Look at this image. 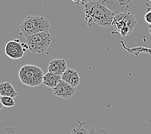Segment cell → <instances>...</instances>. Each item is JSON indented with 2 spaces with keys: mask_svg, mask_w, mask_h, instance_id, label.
<instances>
[{
  "mask_svg": "<svg viewBox=\"0 0 151 134\" xmlns=\"http://www.w3.org/2000/svg\"><path fill=\"white\" fill-rule=\"evenodd\" d=\"M70 134H89V132L88 130L82 128L81 126H78L72 130Z\"/></svg>",
  "mask_w": 151,
  "mask_h": 134,
  "instance_id": "14",
  "label": "cell"
},
{
  "mask_svg": "<svg viewBox=\"0 0 151 134\" xmlns=\"http://www.w3.org/2000/svg\"><path fill=\"white\" fill-rule=\"evenodd\" d=\"M76 5H85L89 2V0H72Z\"/></svg>",
  "mask_w": 151,
  "mask_h": 134,
  "instance_id": "16",
  "label": "cell"
},
{
  "mask_svg": "<svg viewBox=\"0 0 151 134\" xmlns=\"http://www.w3.org/2000/svg\"><path fill=\"white\" fill-rule=\"evenodd\" d=\"M25 44L21 43L18 40H12L6 43L5 52L6 56L12 59H19L23 57L25 49Z\"/></svg>",
  "mask_w": 151,
  "mask_h": 134,
  "instance_id": "6",
  "label": "cell"
},
{
  "mask_svg": "<svg viewBox=\"0 0 151 134\" xmlns=\"http://www.w3.org/2000/svg\"><path fill=\"white\" fill-rule=\"evenodd\" d=\"M85 19L88 27L94 22L104 28H108L112 25L115 14L104 5L98 2L89 1L85 5Z\"/></svg>",
  "mask_w": 151,
  "mask_h": 134,
  "instance_id": "1",
  "label": "cell"
},
{
  "mask_svg": "<svg viewBox=\"0 0 151 134\" xmlns=\"http://www.w3.org/2000/svg\"><path fill=\"white\" fill-rule=\"evenodd\" d=\"M147 1H151V0H147Z\"/></svg>",
  "mask_w": 151,
  "mask_h": 134,
  "instance_id": "22",
  "label": "cell"
},
{
  "mask_svg": "<svg viewBox=\"0 0 151 134\" xmlns=\"http://www.w3.org/2000/svg\"><path fill=\"white\" fill-rule=\"evenodd\" d=\"M0 94L1 96H9L14 98L18 95V92L10 82L0 83Z\"/></svg>",
  "mask_w": 151,
  "mask_h": 134,
  "instance_id": "12",
  "label": "cell"
},
{
  "mask_svg": "<svg viewBox=\"0 0 151 134\" xmlns=\"http://www.w3.org/2000/svg\"><path fill=\"white\" fill-rule=\"evenodd\" d=\"M136 25L137 20L134 16L125 12L116 14L112 25L125 38L133 32Z\"/></svg>",
  "mask_w": 151,
  "mask_h": 134,
  "instance_id": "5",
  "label": "cell"
},
{
  "mask_svg": "<svg viewBox=\"0 0 151 134\" xmlns=\"http://www.w3.org/2000/svg\"><path fill=\"white\" fill-rule=\"evenodd\" d=\"M53 93L57 97L65 99H70L75 94L76 88L68 82L61 80L56 87L53 88Z\"/></svg>",
  "mask_w": 151,
  "mask_h": 134,
  "instance_id": "8",
  "label": "cell"
},
{
  "mask_svg": "<svg viewBox=\"0 0 151 134\" xmlns=\"http://www.w3.org/2000/svg\"><path fill=\"white\" fill-rule=\"evenodd\" d=\"M149 34H150V36H151V29H149Z\"/></svg>",
  "mask_w": 151,
  "mask_h": 134,
  "instance_id": "20",
  "label": "cell"
},
{
  "mask_svg": "<svg viewBox=\"0 0 151 134\" xmlns=\"http://www.w3.org/2000/svg\"><path fill=\"white\" fill-rule=\"evenodd\" d=\"M67 61L63 59L51 60L48 67V72H53L57 75H62L67 69Z\"/></svg>",
  "mask_w": 151,
  "mask_h": 134,
  "instance_id": "9",
  "label": "cell"
},
{
  "mask_svg": "<svg viewBox=\"0 0 151 134\" xmlns=\"http://www.w3.org/2000/svg\"><path fill=\"white\" fill-rule=\"evenodd\" d=\"M1 103L5 107H13L16 105V102L13 97H9V96H2L1 97Z\"/></svg>",
  "mask_w": 151,
  "mask_h": 134,
  "instance_id": "13",
  "label": "cell"
},
{
  "mask_svg": "<svg viewBox=\"0 0 151 134\" xmlns=\"http://www.w3.org/2000/svg\"><path fill=\"white\" fill-rule=\"evenodd\" d=\"M43 76L42 69L35 65H23L19 70L20 81L23 85L30 87H39L43 84Z\"/></svg>",
  "mask_w": 151,
  "mask_h": 134,
  "instance_id": "3",
  "label": "cell"
},
{
  "mask_svg": "<svg viewBox=\"0 0 151 134\" xmlns=\"http://www.w3.org/2000/svg\"><path fill=\"white\" fill-rule=\"evenodd\" d=\"M145 20L148 25H151V10L147 12L145 15Z\"/></svg>",
  "mask_w": 151,
  "mask_h": 134,
  "instance_id": "17",
  "label": "cell"
},
{
  "mask_svg": "<svg viewBox=\"0 0 151 134\" xmlns=\"http://www.w3.org/2000/svg\"><path fill=\"white\" fill-rule=\"evenodd\" d=\"M128 1L130 2V1H132V0H128Z\"/></svg>",
  "mask_w": 151,
  "mask_h": 134,
  "instance_id": "21",
  "label": "cell"
},
{
  "mask_svg": "<svg viewBox=\"0 0 151 134\" xmlns=\"http://www.w3.org/2000/svg\"><path fill=\"white\" fill-rule=\"evenodd\" d=\"M148 28H149V29H151V25H148Z\"/></svg>",
  "mask_w": 151,
  "mask_h": 134,
  "instance_id": "19",
  "label": "cell"
},
{
  "mask_svg": "<svg viewBox=\"0 0 151 134\" xmlns=\"http://www.w3.org/2000/svg\"><path fill=\"white\" fill-rule=\"evenodd\" d=\"M61 80L68 82L74 87H77L80 83L81 79L78 72L73 68H68L64 74L61 75Z\"/></svg>",
  "mask_w": 151,
  "mask_h": 134,
  "instance_id": "10",
  "label": "cell"
},
{
  "mask_svg": "<svg viewBox=\"0 0 151 134\" xmlns=\"http://www.w3.org/2000/svg\"><path fill=\"white\" fill-rule=\"evenodd\" d=\"M61 80V75H57L53 72H48L47 74L44 75L43 84L47 87L53 89L56 87Z\"/></svg>",
  "mask_w": 151,
  "mask_h": 134,
  "instance_id": "11",
  "label": "cell"
},
{
  "mask_svg": "<svg viewBox=\"0 0 151 134\" xmlns=\"http://www.w3.org/2000/svg\"><path fill=\"white\" fill-rule=\"evenodd\" d=\"M88 132L89 134H109L105 130L94 128V127H91L88 129Z\"/></svg>",
  "mask_w": 151,
  "mask_h": 134,
  "instance_id": "15",
  "label": "cell"
},
{
  "mask_svg": "<svg viewBox=\"0 0 151 134\" xmlns=\"http://www.w3.org/2000/svg\"><path fill=\"white\" fill-rule=\"evenodd\" d=\"M91 2H98L111 10L115 14L125 12L129 7L128 0H89Z\"/></svg>",
  "mask_w": 151,
  "mask_h": 134,
  "instance_id": "7",
  "label": "cell"
},
{
  "mask_svg": "<svg viewBox=\"0 0 151 134\" xmlns=\"http://www.w3.org/2000/svg\"><path fill=\"white\" fill-rule=\"evenodd\" d=\"M23 36L27 37L42 32H49V20L40 16H29L24 19L19 26Z\"/></svg>",
  "mask_w": 151,
  "mask_h": 134,
  "instance_id": "2",
  "label": "cell"
},
{
  "mask_svg": "<svg viewBox=\"0 0 151 134\" xmlns=\"http://www.w3.org/2000/svg\"><path fill=\"white\" fill-rule=\"evenodd\" d=\"M26 44L30 52L43 54L47 50L52 41L49 32H42L25 37Z\"/></svg>",
  "mask_w": 151,
  "mask_h": 134,
  "instance_id": "4",
  "label": "cell"
},
{
  "mask_svg": "<svg viewBox=\"0 0 151 134\" xmlns=\"http://www.w3.org/2000/svg\"><path fill=\"white\" fill-rule=\"evenodd\" d=\"M1 97L2 96L1 95V94H0V111H1V110L2 109V108H3V105H2V103H1Z\"/></svg>",
  "mask_w": 151,
  "mask_h": 134,
  "instance_id": "18",
  "label": "cell"
}]
</instances>
